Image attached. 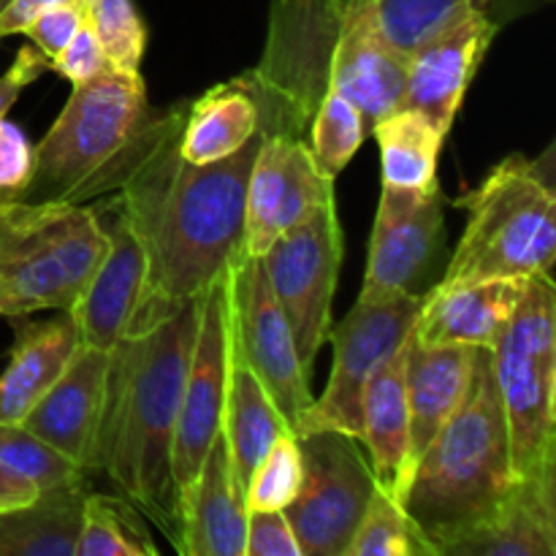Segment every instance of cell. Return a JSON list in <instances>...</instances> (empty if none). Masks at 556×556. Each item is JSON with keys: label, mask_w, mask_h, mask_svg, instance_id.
I'll list each match as a JSON object with an SVG mask.
<instances>
[{"label": "cell", "mask_w": 556, "mask_h": 556, "mask_svg": "<svg viewBox=\"0 0 556 556\" xmlns=\"http://www.w3.org/2000/svg\"><path fill=\"white\" fill-rule=\"evenodd\" d=\"M188 103H174L161 134L114 201L144 248L147 271L125 337L141 334L210 291L244 253V190L261 134L206 166L179 155Z\"/></svg>", "instance_id": "1"}, {"label": "cell", "mask_w": 556, "mask_h": 556, "mask_svg": "<svg viewBox=\"0 0 556 556\" xmlns=\"http://www.w3.org/2000/svg\"><path fill=\"white\" fill-rule=\"evenodd\" d=\"M199 299L141 334L123 337L109 364L106 407L92 472H103L179 552L182 497L172 476L179 396L199 326Z\"/></svg>", "instance_id": "2"}, {"label": "cell", "mask_w": 556, "mask_h": 556, "mask_svg": "<svg viewBox=\"0 0 556 556\" xmlns=\"http://www.w3.org/2000/svg\"><path fill=\"white\" fill-rule=\"evenodd\" d=\"M516 483L492 351L478 348L465 400L424 451L405 510L434 554L443 556L483 530L505 508Z\"/></svg>", "instance_id": "3"}, {"label": "cell", "mask_w": 556, "mask_h": 556, "mask_svg": "<svg viewBox=\"0 0 556 556\" xmlns=\"http://www.w3.org/2000/svg\"><path fill=\"white\" fill-rule=\"evenodd\" d=\"M68 101L33 147V172L20 201L90 204L119 190L166 123L147 103L141 74L106 68L71 85Z\"/></svg>", "instance_id": "4"}, {"label": "cell", "mask_w": 556, "mask_h": 556, "mask_svg": "<svg viewBox=\"0 0 556 556\" xmlns=\"http://www.w3.org/2000/svg\"><path fill=\"white\" fill-rule=\"evenodd\" d=\"M510 155L472 193L456 199L465 233L438 286L552 275L556 255V193L552 163Z\"/></svg>", "instance_id": "5"}, {"label": "cell", "mask_w": 556, "mask_h": 556, "mask_svg": "<svg viewBox=\"0 0 556 556\" xmlns=\"http://www.w3.org/2000/svg\"><path fill=\"white\" fill-rule=\"evenodd\" d=\"M106 233L90 204H0V315L71 313Z\"/></svg>", "instance_id": "6"}, {"label": "cell", "mask_w": 556, "mask_h": 556, "mask_svg": "<svg viewBox=\"0 0 556 556\" xmlns=\"http://www.w3.org/2000/svg\"><path fill=\"white\" fill-rule=\"evenodd\" d=\"M489 351L516 478L556 483V291L552 275L527 277L519 307Z\"/></svg>", "instance_id": "7"}, {"label": "cell", "mask_w": 556, "mask_h": 556, "mask_svg": "<svg viewBox=\"0 0 556 556\" xmlns=\"http://www.w3.org/2000/svg\"><path fill=\"white\" fill-rule=\"evenodd\" d=\"M342 22L345 0H271L264 54L239 74L258 103L261 136L307 141L309 123L331 87Z\"/></svg>", "instance_id": "8"}, {"label": "cell", "mask_w": 556, "mask_h": 556, "mask_svg": "<svg viewBox=\"0 0 556 556\" xmlns=\"http://www.w3.org/2000/svg\"><path fill=\"white\" fill-rule=\"evenodd\" d=\"M299 448L302 486L286 516L302 556H348L353 532L378 486L367 448L345 432L302 434Z\"/></svg>", "instance_id": "9"}, {"label": "cell", "mask_w": 556, "mask_h": 556, "mask_svg": "<svg viewBox=\"0 0 556 556\" xmlns=\"http://www.w3.org/2000/svg\"><path fill=\"white\" fill-rule=\"evenodd\" d=\"M424 296L358 302L331 326V372L324 394L313 400L293 434L345 432L362 440V394L369 375L410 337Z\"/></svg>", "instance_id": "10"}, {"label": "cell", "mask_w": 556, "mask_h": 556, "mask_svg": "<svg viewBox=\"0 0 556 556\" xmlns=\"http://www.w3.org/2000/svg\"><path fill=\"white\" fill-rule=\"evenodd\" d=\"M258 258L291 326L302 367L309 372L329 340L331 302L342 264L337 201L288 228Z\"/></svg>", "instance_id": "11"}, {"label": "cell", "mask_w": 556, "mask_h": 556, "mask_svg": "<svg viewBox=\"0 0 556 556\" xmlns=\"http://www.w3.org/2000/svg\"><path fill=\"white\" fill-rule=\"evenodd\" d=\"M226 307L228 342L264 383L293 432L315 396L309 372L302 367L293 331L266 280L261 258L242 253L233 261L226 275Z\"/></svg>", "instance_id": "12"}, {"label": "cell", "mask_w": 556, "mask_h": 556, "mask_svg": "<svg viewBox=\"0 0 556 556\" xmlns=\"http://www.w3.org/2000/svg\"><path fill=\"white\" fill-rule=\"evenodd\" d=\"M228 275V271H226ZM228 375V307L226 277L201 293L193 353L179 396L172 445V476L179 497L199 476L212 445L223 432V402Z\"/></svg>", "instance_id": "13"}, {"label": "cell", "mask_w": 556, "mask_h": 556, "mask_svg": "<svg viewBox=\"0 0 556 556\" xmlns=\"http://www.w3.org/2000/svg\"><path fill=\"white\" fill-rule=\"evenodd\" d=\"M443 226L445 199L440 185L427 190H380L358 302L424 296L421 282L438 258Z\"/></svg>", "instance_id": "14"}, {"label": "cell", "mask_w": 556, "mask_h": 556, "mask_svg": "<svg viewBox=\"0 0 556 556\" xmlns=\"http://www.w3.org/2000/svg\"><path fill=\"white\" fill-rule=\"evenodd\" d=\"M334 204V179L320 174L307 141L261 136L244 190V255H264L288 228Z\"/></svg>", "instance_id": "15"}, {"label": "cell", "mask_w": 556, "mask_h": 556, "mask_svg": "<svg viewBox=\"0 0 556 556\" xmlns=\"http://www.w3.org/2000/svg\"><path fill=\"white\" fill-rule=\"evenodd\" d=\"M500 27L476 3H465L434 25L407 52L402 106L427 114L445 136L454 128L465 92L481 68Z\"/></svg>", "instance_id": "16"}, {"label": "cell", "mask_w": 556, "mask_h": 556, "mask_svg": "<svg viewBox=\"0 0 556 556\" xmlns=\"http://www.w3.org/2000/svg\"><path fill=\"white\" fill-rule=\"evenodd\" d=\"M96 215L106 233V248L68 315L85 345L114 351L139 304L147 258L139 237L112 193L103 195Z\"/></svg>", "instance_id": "17"}, {"label": "cell", "mask_w": 556, "mask_h": 556, "mask_svg": "<svg viewBox=\"0 0 556 556\" xmlns=\"http://www.w3.org/2000/svg\"><path fill=\"white\" fill-rule=\"evenodd\" d=\"M112 351L81 342L52 389L22 418V427L68 456L90 476L103 407H106Z\"/></svg>", "instance_id": "18"}, {"label": "cell", "mask_w": 556, "mask_h": 556, "mask_svg": "<svg viewBox=\"0 0 556 556\" xmlns=\"http://www.w3.org/2000/svg\"><path fill=\"white\" fill-rule=\"evenodd\" d=\"M407 81V54L383 33L375 0H345V22L331 60V87L340 90L367 128L402 106Z\"/></svg>", "instance_id": "19"}, {"label": "cell", "mask_w": 556, "mask_h": 556, "mask_svg": "<svg viewBox=\"0 0 556 556\" xmlns=\"http://www.w3.org/2000/svg\"><path fill=\"white\" fill-rule=\"evenodd\" d=\"M527 277L434 286L424 293L413 337L427 345L492 348L525 296Z\"/></svg>", "instance_id": "20"}, {"label": "cell", "mask_w": 556, "mask_h": 556, "mask_svg": "<svg viewBox=\"0 0 556 556\" xmlns=\"http://www.w3.org/2000/svg\"><path fill=\"white\" fill-rule=\"evenodd\" d=\"M407 340L369 375L362 394V443L367 448L375 481L402 505L410 486V413L405 391Z\"/></svg>", "instance_id": "21"}, {"label": "cell", "mask_w": 556, "mask_h": 556, "mask_svg": "<svg viewBox=\"0 0 556 556\" xmlns=\"http://www.w3.org/2000/svg\"><path fill=\"white\" fill-rule=\"evenodd\" d=\"M478 348L427 345L410 331L405 362L407 413H410V481L440 429L448 424L470 386Z\"/></svg>", "instance_id": "22"}, {"label": "cell", "mask_w": 556, "mask_h": 556, "mask_svg": "<svg viewBox=\"0 0 556 556\" xmlns=\"http://www.w3.org/2000/svg\"><path fill=\"white\" fill-rule=\"evenodd\" d=\"M248 505L233 478L223 438L212 445L199 476L182 497L185 556H244Z\"/></svg>", "instance_id": "23"}, {"label": "cell", "mask_w": 556, "mask_h": 556, "mask_svg": "<svg viewBox=\"0 0 556 556\" xmlns=\"http://www.w3.org/2000/svg\"><path fill=\"white\" fill-rule=\"evenodd\" d=\"M11 320L16 340L0 375V421L20 424L63 375L81 340L68 313L54 320Z\"/></svg>", "instance_id": "24"}, {"label": "cell", "mask_w": 556, "mask_h": 556, "mask_svg": "<svg viewBox=\"0 0 556 556\" xmlns=\"http://www.w3.org/2000/svg\"><path fill=\"white\" fill-rule=\"evenodd\" d=\"M282 432H291L286 418L271 402L253 369L228 342V375H226V402H223V443L231 459L233 478L239 489H248L250 476L261 456Z\"/></svg>", "instance_id": "25"}, {"label": "cell", "mask_w": 556, "mask_h": 556, "mask_svg": "<svg viewBox=\"0 0 556 556\" xmlns=\"http://www.w3.org/2000/svg\"><path fill=\"white\" fill-rule=\"evenodd\" d=\"M258 136V103L239 76L210 87L188 103L179 155L193 166L231 157Z\"/></svg>", "instance_id": "26"}, {"label": "cell", "mask_w": 556, "mask_h": 556, "mask_svg": "<svg viewBox=\"0 0 556 556\" xmlns=\"http://www.w3.org/2000/svg\"><path fill=\"white\" fill-rule=\"evenodd\" d=\"M443 556H556V483L519 481L483 530Z\"/></svg>", "instance_id": "27"}, {"label": "cell", "mask_w": 556, "mask_h": 556, "mask_svg": "<svg viewBox=\"0 0 556 556\" xmlns=\"http://www.w3.org/2000/svg\"><path fill=\"white\" fill-rule=\"evenodd\" d=\"M380 150L383 188L427 190L438 185V161L445 134L410 106H396L372 125Z\"/></svg>", "instance_id": "28"}, {"label": "cell", "mask_w": 556, "mask_h": 556, "mask_svg": "<svg viewBox=\"0 0 556 556\" xmlns=\"http://www.w3.org/2000/svg\"><path fill=\"white\" fill-rule=\"evenodd\" d=\"M87 486L0 510V556H74Z\"/></svg>", "instance_id": "29"}, {"label": "cell", "mask_w": 556, "mask_h": 556, "mask_svg": "<svg viewBox=\"0 0 556 556\" xmlns=\"http://www.w3.org/2000/svg\"><path fill=\"white\" fill-rule=\"evenodd\" d=\"M144 514L123 494L85 492L74 556H157Z\"/></svg>", "instance_id": "30"}, {"label": "cell", "mask_w": 556, "mask_h": 556, "mask_svg": "<svg viewBox=\"0 0 556 556\" xmlns=\"http://www.w3.org/2000/svg\"><path fill=\"white\" fill-rule=\"evenodd\" d=\"M0 465L30 481L38 492L87 486V472L22 424L0 421Z\"/></svg>", "instance_id": "31"}, {"label": "cell", "mask_w": 556, "mask_h": 556, "mask_svg": "<svg viewBox=\"0 0 556 556\" xmlns=\"http://www.w3.org/2000/svg\"><path fill=\"white\" fill-rule=\"evenodd\" d=\"M348 556H438L429 546L427 538L413 525L405 505L375 486L367 510L358 521L353 541L348 546Z\"/></svg>", "instance_id": "32"}, {"label": "cell", "mask_w": 556, "mask_h": 556, "mask_svg": "<svg viewBox=\"0 0 556 556\" xmlns=\"http://www.w3.org/2000/svg\"><path fill=\"white\" fill-rule=\"evenodd\" d=\"M367 130L364 114L340 90L329 87L307 130L309 155L320 174L329 179L340 177L364 144Z\"/></svg>", "instance_id": "33"}, {"label": "cell", "mask_w": 556, "mask_h": 556, "mask_svg": "<svg viewBox=\"0 0 556 556\" xmlns=\"http://www.w3.org/2000/svg\"><path fill=\"white\" fill-rule=\"evenodd\" d=\"M87 22L101 41L109 65L128 74H141L147 49V27L134 0H85Z\"/></svg>", "instance_id": "34"}, {"label": "cell", "mask_w": 556, "mask_h": 556, "mask_svg": "<svg viewBox=\"0 0 556 556\" xmlns=\"http://www.w3.org/2000/svg\"><path fill=\"white\" fill-rule=\"evenodd\" d=\"M302 486V448L293 432H282L269 445L244 489L248 510H286Z\"/></svg>", "instance_id": "35"}, {"label": "cell", "mask_w": 556, "mask_h": 556, "mask_svg": "<svg viewBox=\"0 0 556 556\" xmlns=\"http://www.w3.org/2000/svg\"><path fill=\"white\" fill-rule=\"evenodd\" d=\"M465 3L483 9L486 0H375V11L389 41L407 54L434 25Z\"/></svg>", "instance_id": "36"}, {"label": "cell", "mask_w": 556, "mask_h": 556, "mask_svg": "<svg viewBox=\"0 0 556 556\" xmlns=\"http://www.w3.org/2000/svg\"><path fill=\"white\" fill-rule=\"evenodd\" d=\"M85 20V0H65V3L52 5V9L43 11L41 16H36V20L25 27L22 36L30 38V43L43 54V58L52 60L63 52V47L76 36V30H79Z\"/></svg>", "instance_id": "37"}, {"label": "cell", "mask_w": 556, "mask_h": 556, "mask_svg": "<svg viewBox=\"0 0 556 556\" xmlns=\"http://www.w3.org/2000/svg\"><path fill=\"white\" fill-rule=\"evenodd\" d=\"M244 556H302L286 510H248Z\"/></svg>", "instance_id": "38"}, {"label": "cell", "mask_w": 556, "mask_h": 556, "mask_svg": "<svg viewBox=\"0 0 556 556\" xmlns=\"http://www.w3.org/2000/svg\"><path fill=\"white\" fill-rule=\"evenodd\" d=\"M30 172L33 144L14 123L0 117V204L22 199Z\"/></svg>", "instance_id": "39"}, {"label": "cell", "mask_w": 556, "mask_h": 556, "mask_svg": "<svg viewBox=\"0 0 556 556\" xmlns=\"http://www.w3.org/2000/svg\"><path fill=\"white\" fill-rule=\"evenodd\" d=\"M106 68H112L103 54L101 41H98L96 30L90 27V22H81V27L76 30V36L71 38L63 47V52L58 58L49 60V71H58L63 79H68L71 85H81V81L96 79L98 74H103Z\"/></svg>", "instance_id": "40"}, {"label": "cell", "mask_w": 556, "mask_h": 556, "mask_svg": "<svg viewBox=\"0 0 556 556\" xmlns=\"http://www.w3.org/2000/svg\"><path fill=\"white\" fill-rule=\"evenodd\" d=\"M43 71H49V60L38 52L36 47H22L16 52V60L11 63V68L0 76V117L9 114V109L14 106L16 98L22 96L25 87H30L33 81L41 79Z\"/></svg>", "instance_id": "41"}, {"label": "cell", "mask_w": 556, "mask_h": 556, "mask_svg": "<svg viewBox=\"0 0 556 556\" xmlns=\"http://www.w3.org/2000/svg\"><path fill=\"white\" fill-rule=\"evenodd\" d=\"M58 3H65V0H3L0 3V41L9 36H22L36 16Z\"/></svg>", "instance_id": "42"}, {"label": "cell", "mask_w": 556, "mask_h": 556, "mask_svg": "<svg viewBox=\"0 0 556 556\" xmlns=\"http://www.w3.org/2000/svg\"><path fill=\"white\" fill-rule=\"evenodd\" d=\"M38 497H41V492L30 481H25V478H20L16 472L5 470L0 465V510L20 508V505L33 503Z\"/></svg>", "instance_id": "43"}, {"label": "cell", "mask_w": 556, "mask_h": 556, "mask_svg": "<svg viewBox=\"0 0 556 556\" xmlns=\"http://www.w3.org/2000/svg\"><path fill=\"white\" fill-rule=\"evenodd\" d=\"M543 3H548V0H486L483 11H486V16L494 25L503 27L508 25V22L519 20V16L532 14V11L541 9Z\"/></svg>", "instance_id": "44"}]
</instances>
